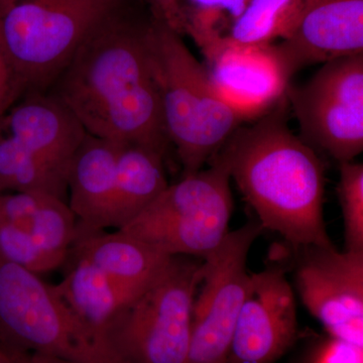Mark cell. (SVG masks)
I'll return each mask as SVG.
<instances>
[{"instance_id":"cell-1","label":"cell","mask_w":363,"mask_h":363,"mask_svg":"<svg viewBox=\"0 0 363 363\" xmlns=\"http://www.w3.org/2000/svg\"><path fill=\"white\" fill-rule=\"evenodd\" d=\"M284 98L259 121L240 126L213 157L225 164L264 229L293 247L333 245L323 216L325 168L286 121Z\"/></svg>"},{"instance_id":"cell-2","label":"cell","mask_w":363,"mask_h":363,"mask_svg":"<svg viewBox=\"0 0 363 363\" xmlns=\"http://www.w3.org/2000/svg\"><path fill=\"white\" fill-rule=\"evenodd\" d=\"M149 40L167 135L184 176L192 175L209 164L245 119L219 96L206 66L193 56L181 33L154 18Z\"/></svg>"},{"instance_id":"cell-3","label":"cell","mask_w":363,"mask_h":363,"mask_svg":"<svg viewBox=\"0 0 363 363\" xmlns=\"http://www.w3.org/2000/svg\"><path fill=\"white\" fill-rule=\"evenodd\" d=\"M0 345L73 363H124L39 274L0 262Z\"/></svg>"},{"instance_id":"cell-4","label":"cell","mask_w":363,"mask_h":363,"mask_svg":"<svg viewBox=\"0 0 363 363\" xmlns=\"http://www.w3.org/2000/svg\"><path fill=\"white\" fill-rule=\"evenodd\" d=\"M230 180L225 164L213 157L207 169L169 185L147 209L117 230L169 257L204 259L230 233Z\"/></svg>"},{"instance_id":"cell-5","label":"cell","mask_w":363,"mask_h":363,"mask_svg":"<svg viewBox=\"0 0 363 363\" xmlns=\"http://www.w3.org/2000/svg\"><path fill=\"white\" fill-rule=\"evenodd\" d=\"M117 0H0V47L28 88L59 78Z\"/></svg>"},{"instance_id":"cell-6","label":"cell","mask_w":363,"mask_h":363,"mask_svg":"<svg viewBox=\"0 0 363 363\" xmlns=\"http://www.w3.org/2000/svg\"><path fill=\"white\" fill-rule=\"evenodd\" d=\"M203 259L173 257L121 312L107 338L124 363H184Z\"/></svg>"},{"instance_id":"cell-7","label":"cell","mask_w":363,"mask_h":363,"mask_svg":"<svg viewBox=\"0 0 363 363\" xmlns=\"http://www.w3.org/2000/svg\"><path fill=\"white\" fill-rule=\"evenodd\" d=\"M57 97L84 124L106 105L155 80L149 23L112 11L90 33L59 76Z\"/></svg>"},{"instance_id":"cell-8","label":"cell","mask_w":363,"mask_h":363,"mask_svg":"<svg viewBox=\"0 0 363 363\" xmlns=\"http://www.w3.org/2000/svg\"><path fill=\"white\" fill-rule=\"evenodd\" d=\"M303 140L339 164L363 150V54L322 64L304 84L289 86Z\"/></svg>"},{"instance_id":"cell-9","label":"cell","mask_w":363,"mask_h":363,"mask_svg":"<svg viewBox=\"0 0 363 363\" xmlns=\"http://www.w3.org/2000/svg\"><path fill=\"white\" fill-rule=\"evenodd\" d=\"M262 230L259 222L245 224L203 259L184 363H227L250 276L248 255Z\"/></svg>"},{"instance_id":"cell-10","label":"cell","mask_w":363,"mask_h":363,"mask_svg":"<svg viewBox=\"0 0 363 363\" xmlns=\"http://www.w3.org/2000/svg\"><path fill=\"white\" fill-rule=\"evenodd\" d=\"M296 269L306 309L330 337L363 346V252L301 248Z\"/></svg>"},{"instance_id":"cell-11","label":"cell","mask_w":363,"mask_h":363,"mask_svg":"<svg viewBox=\"0 0 363 363\" xmlns=\"http://www.w3.org/2000/svg\"><path fill=\"white\" fill-rule=\"evenodd\" d=\"M295 293L278 267L250 274L227 363H276L298 335Z\"/></svg>"},{"instance_id":"cell-12","label":"cell","mask_w":363,"mask_h":363,"mask_svg":"<svg viewBox=\"0 0 363 363\" xmlns=\"http://www.w3.org/2000/svg\"><path fill=\"white\" fill-rule=\"evenodd\" d=\"M206 60L214 89L245 121L274 108L286 97L293 77L277 44L223 40Z\"/></svg>"},{"instance_id":"cell-13","label":"cell","mask_w":363,"mask_h":363,"mask_svg":"<svg viewBox=\"0 0 363 363\" xmlns=\"http://www.w3.org/2000/svg\"><path fill=\"white\" fill-rule=\"evenodd\" d=\"M291 75L313 64L363 54V0H303L293 33L277 44Z\"/></svg>"},{"instance_id":"cell-14","label":"cell","mask_w":363,"mask_h":363,"mask_svg":"<svg viewBox=\"0 0 363 363\" xmlns=\"http://www.w3.org/2000/svg\"><path fill=\"white\" fill-rule=\"evenodd\" d=\"M1 118L6 135L66 171L88 135L78 117L55 96L33 95Z\"/></svg>"},{"instance_id":"cell-15","label":"cell","mask_w":363,"mask_h":363,"mask_svg":"<svg viewBox=\"0 0 363 363\" xmlns=\"http://www.w3.org/2000/svg\"><path fill=\"white\" fill-rule=\"evenodd\" d=\"M123 145L88 133L72 159L67 177L68 205L80 233L111 227L117 160Z\"/></svg>"},{"instance_id":"cell-16","label":"cell","mask_w":363,"mask_h":363,"mask_svg":"<svg viewBox=\"0 0 363 363\" xmlns=\"http://www.w3.org/2000/svg\"><path fill=\"white\" fill-rule=\"evenodd\" d=\"M172 257L123 231L101 230L78 231L68 259L85 260L119 283L145 289L166 269Z\"/></svg>"},{"instance_id":"cell-17","label":"cell","mask_w":363,"mask_h":363,"mask_svg":"<svg viewBox=\"0 0 363 363\" xmlns=\"http://www.w3.org/2000/svg\"><path fill=\"white\" fill-rule=\"evenodd\" d=\"M71 260L70 269L55 290L88 326L108 340L114 320L145 288L119 283L85 260Z\"/></svg>"},{"instance_id":"cell-18","label":"cell","mask_w":363,"mask_h":363,"mask_svg":"<svg viewBox=\"0 0 363 363\" xmlns=\"http://www.w3.org/2000/svg\"><path fill=\"white\" fill-rule=\"evenodd\" d=\"M164 155L142 145H123L117 160L109 226L121 229L168 187Z\"/></svg>"},{"instance_id":"cell-19","label":"cell","mask_w":363,"mask_h":363,"mask_svg":"<svg viewBox=\"0 0 363 363\" xmlns=\"http://www.w3.org/2000/svg\"><path fill=\"white\" fill-rule=\"evenodd\" d=\"M68 171L40 159L0 131V193H40L65 201Z\"/></svg>"},{"instance_id":"cell-20","label":"cell","mask_w":363,"mask_h":363,"mask_svg":"<svg viewBox=\"0 0 363 363\" xmlns=\"http://www.w3.org/2000/svg\"><path fill=\"white\" fill-rule=\"evenodd\" d=\"M250 0H180L176 30L186 33L205 58L228 37Z\"/></svg>"},{"instance_id":"cell-21","label":"cell","mask_w":363,"mask_h":363,"mask_svg":"<svg viewBox=\"0 0 363 363\" xmlns=\"http://www.w3.org/2000/svg\"><path fill=\"white\" fill-rule=\"evenodd\" d=\"M302 11L303 0H250L224 40L240 45L274 44L293 33Z\"/></svg>"},{"instance_id":"cell-22","label":"cell","mask_w":363,"mask_h":363,"mask_svg":"<svg viewBox=\"0 0 363 363\" xmlns=\"http://www.w3.org/2000/svg\"><path fill=\"white\" fill-rule=\"evenodd\" d=\"M337 193L342 212L345 250L363 252L362 162L339 164Z\"/></svg>"},{"instance_id":"cell-23","label":"cell","mask_w":363,"mask_h":363,"mask_svg":"<svg viewBox=\"0 0 363 363\" xmlns=\"http://www.w3.org/2000/svg\"><path fill=\"white\" fill-rule=\"evenodd\" d=\"M0 262L14 264L40 274L63 266L40 248L28 231L0 221Z\"/></svg>"},{"instance_id":"cell-24","label":"cell","mask_w":363,"mask_h":363,"mask_svg":"<svg viewBox=\"0 0 363 363\" xmlns=\"http://www.w3.org/2000/svg\"><path fill=\"white\" fill-rule=\"evenodd\" d=\"M28 86L0 47V118L14 106Z\"/></svg>"},{"instance_id":"cell-25","label":"cell","mask_w":363,"mask_h":363,"mask_svg":"<svg viewBox=\"0 0 363 363\" xmlns=\"http://www.w3.org/2000/svg\"><path fill=\"white\" fill-rule=\"evenodd\" d=\"M310 363H363V346L330 337L318 347Z\"/></svg>"},{"instance_id":"cell-26","label":"cell","mask_w":363,"mask_h":363,"mask_svg":"<svg viewBox=\"0 0 363 363\" xmlns=\"http://www.w3.org/2000/svg\"><path fill=\"white\" fill-rule=\"evenodd\" d=\"M152 9L154 18L164 21L176 30L180 0H145Z\"/></svg>"},{"instance_id":"cell-27","label":"cell","mask_w":363,"mask_h":363,"mask_svg":"<svg viewBox=\"0 0 363 363\" xmlns=\"http://www.w3.org/2000/svg\"><path fill=\"white\" fill-rule=\"evenodd\" d=\"M13 363H73L60 358L30 352V351L6 350Z\"/></svg>"},{"instance_id":"cell-28","label":"cell","mask_w":363,"mask_h":363,"mask_svg":"<svg viewBox=\"0 0 363 363\" xmlns=\"http://www.w3.org/2000/svg\"><path fill=\"white\" fill-rule=\"evenodd\" d=\"M0 363H13L9 353L0 345Z\"/></svg>"},{"instance_id":"cell-29","label":"cell","mask_w":363,"mask_h":363,"mask_svg":"<svg viewBox=\"0 0 363 363\" xmlns=\"http://www.w3.org/2000/svg\"><path fill=\"white\" fill-rule=\"evenodd\" d=\"M310 363V362H309Z\"/></svg>"}]
</instances>
